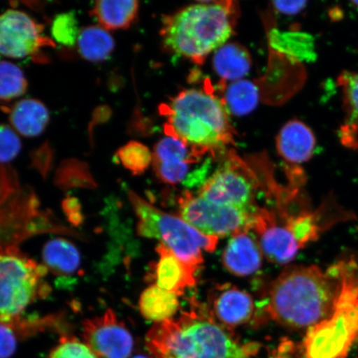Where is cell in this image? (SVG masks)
Here are the masks:
<instances>
[{
    "mask_svg": "<svg viewBox=\"0 0 358 358\" xmlns=\"http://www.w3.org/2000/svg\"><path fill=\"white\" fill-rule=\"evenodd\" d=\"M347 262L324 271L315 266H289L272 282L267 315L292 329L311 328L333 315L343 288Z\"/></svg>",
    "mask_w": 358,
    "mask_h": 358,
    "instance_id": "6da1fadb",
    "label": "cell"
},
{
    "mask_svg": "<svg viewBox=\"0 0 358 358\" xmlns=\"http://www.w3.org/2000/svg\"><path fill=\"white\" fill-rule=\"evenodd\" d=\"M145 341L155 358H252L259 349L258 343L241 342L208 312L194 307L155 324Z\"/></svg>",
    "mask_w": 358,
    "mask_h": 358,
    "instance_id": "7a4b0ae2",
    "label": "cell"
},
{
    "mask_svg": "<svg viewBox=\"0 0 358 358\" xmlns=\"http://www.w3.org/2000/svg\"><path fill=\"white\" fill-rule=\"evenodd\" d=\"M167 136L201 155L215 154L234 142L229 112L222 98L206 89L183 90L161 107Z\"/></svg>",
    "mask_w": 358,
    "mask_h": 358,
    "instance_id": "3957f363",
    "label": "cell"
},
{
    "mask_svg": "<svg viewBox=\"0 0 358 358\" xmlns=\"http://www.w3.org/2000/svg\"><path fill=\"white\" fill-rule=\"evenodd\" d=\"M236 2H200L164 17L160 34L173 55L201 64L227 43L234 33L238 7Z\"/></svg>",
    "mask_w": 358,
    "mask_h": 358,
    "instance_id": "277c9868",
    "label": "cell"
},
{
    "mask_svg": "<svg viewBox=\"0 0 358 358\" xmlns=\"http://www.w3.org/2000/svg\"><path fill=\"white\" fill-rule=\"evenodd\" d=\"M358 339V266L347 262L343 288L332 315L308 329L302 358H347Z\"/></svg>",
    "mask_w": 358,
    "mask_h": 358,
    "instance_id": "5b68a950",
    "label": "cell"
},
{
    "mask_svg": "<svg viewBox=\"0 0 358 358\" xmlns=\"http://www.w3.org/2000/svg\"><path fill=\"white\" fill-rule=\"evenodd\" d=\"M129 198L138 218V235L160 241L192 270L196 272L203 265V250H216L219 237L201 234L180 217L157 208L134 192H129Z\"/></svg>",
    "mask_w": 358,
    "mask_h": 358,
    "instance_id": "8992f818",
    "label": "cell"
},
{
    "mask_svg": "<svg viewBox=\"0 0 358 358\" xmlns=\"http://www.w3.org/2000/svg\"><path fill=\"white\" fill-rule=\"evenodd\" d=\"M48 272L17 246L0 245V322L19 319L31 303L48 296Z\"/></svg>",
    "mask_w": 358,
    "mask_h": 358,
    "instance_id": "52a82bcc",
    "label": "cell"
},
{
    "mask_svg": "<svg viewBox=\"0 0 358 358\" xmlns=\"http://www.w3.org/2000/svg\"><path fill=\"white\" fill-rule=\"evenodd\" d=\"M48 231L67 234L69 230L40 211L32 192H16L4 177L0 178V245L17 246L30 236Z\"/></svg>",
    "mask_w": 358,
    "mask_h": 358,
    "instance_id": "ba28073f",
    "label": "cell"
},
{
    "mask_svg": "<svg viewBox=\"0 0 358 358\" xmlns=\"http://www.w3.org/2000/svg\"><path fill=\"white\" fill-rule=\"evenodd\" d=\"M178 217L208 236H234L250 230L255 209L211 203L198 194L183 192L177 200Z\"/></svg>",
    "mask_w": 358,
    "mask_h": 358,
    "instance_id": "9c48e42d",
    "label": "cell"
},
{
    "mask_svg": "<svg viewBox=\"0 0 358 358\" xmlns=\"http://www.w3.org/2000/svg\"><path fill=\"white\" fill-rule=\"evenodd\" d=\"M257 190L255 174L243 161L231 156L206 179L196 194L213 203L255 209Z\"/></svg>",
    "mask_w": 358,
    "mask_h": 358,
    "instance_id": "30bf717a",
    "label": "cell"
},
{
    "mask_svg": "<svg viewBox=\"0 0 358 358\" xmlns=\"http://www.w3.org/2000/svg\"><path fill=\"white\" fill-rule=\"evenodd\" d=\"M43 27L26 13L8 10L0 15V55L13 59L33 56L52 44L43 37Z\"/></svg>",
    "mask_w": 358,
    "mask_h": 358,
    "instance_id": "8fae6325",
    "label": "cell"
},
{
    "mask_svg": "<svg viewBox=\"0 0 358 358\" xmlns=\"http://www.w3.org/2000/svg\"><path fill=\"white\" fill-rule=\"evenodd\" d=\"M83 337L97 358H129L133 351L131 334L112 310L85 320Z\"/></svg>",
    "mask_w": 358,
    "mask_h": 358,
    "instance_id": "7c38bea8",
    "label": "cell"
},
{
    "mask_svg": "<svg viewBox=\"0 0 358 358\" xmlns=\"http://www.w3.org/2000/svg\"><path fill=\"white\" fill-rule=\"evenodd\" d=\"M250 231L256 234L263 255L273 263H289L301 248L291 231L279 220L275 210L257 207Z\"/></svg>",
    "mask_w": 358,
    "mask_h": 358,
    "instance_id": "4fadbf2b",
    "label": "cell"
},
{
    "mask_svg": "<svg viewBox=\"0 0 358 358\" xmlns=\"http://www.w3.org/2000/svg\"><path fill=\"white\" fill-rule=\"evenodd\" d=\"M201 158L203 155L185 142L167 136L155 145L152 165L160 181L177 185L186 181L191 166Z\"/></svg>",
    "mask_w": 358,
    "mask_h": 358,
    "instance_id": "5bb4252c",
    "label": "cell"
},
{
    "mask_svg": "<svg viewBox=\"0 0 358 358\" xmlns=\"http://www.w3.org/2000/svg\"><path fill=\"white\" fill-rule=\"evenodd\" d=\"M255 303L252 295L234 285H223L213 294L211 315L227 328H236L252 319Z\"/></svg>",
    "mask_w": 358,
    "mask_h": 358,
    "instance_id": "9a60e30c",
    "label": "cell"
},
{
    "mask_svg": "<svg viewBox=\"0 0 358 358\" xmlns=\"http://www.w3.org/2000/svg\"><path fill=\"white\" fill-rule=\"evenodd\" d=\"M250 231H243L232 236L222 254L224 267L237 276L252 275L262 265L261 246Z\"/></svg>",
    "mask_w": 358,
    "mask_h": 358,
    "instance_id": "2e32d148",
    "label": "cell"
},
{
    "mask_svg": "<svg viewBox=\"0 0 358 358\" xmlns=\"http://www.w3.org/2000/svg\"><path fill=\"white\" fill-rule=\"evenodd\" d=\"M159 259L155 266V285L168 292L181 296L187 289L196 283V271L187 266L167 246L159 243L156 248Z\"/></svg>",
    "mask_w": 358,
    "mask_h": 358,
    "instance_id": "e0dca14e",
    "label": "cell"
},
{
    "mask_svg": "<svg viewBox=\"0 0 358 358\" xmlns=\"http://www.w3.org/2000/svg\"><path fill=\"white\" fill-rule=\"evenodd\" d=\"M315 145V134L310 128L298 120L286 123L276 138L277 151L291 164H302L310 160Z\"/></svg>",
    "mask_w": 358,
    "mask_h": 358,
    "instance_id": "ac0fdd59",
    "label": "cell"
},
{
    "mask_svg": "<svg viewBox=\"0 0 358 358\" xmlns=\"http://www.w3.org/2000/svg\"><path fill=\"white\" fill-rule=\"evenodd\" d=\"M252 65L250 52L240 43H227L214 52L213 70L225 82L243 80L250 73Z\"/></svg>",
    "mask_w": 358,
    "mask_h": 358,
    "instance_id": "d6986e66",
    "label": "cell"
},
{
    "mask_svg": "<svg viewBox=\"0 0 358 358\" xmlns=\"http://www.w3.org/2000/svg\"><path fill=\"white\" fill-rule=\"evenodd\" d=\"M10 120L13 128L21 136L37 137L46 129L50 114L42 101L29 98L17 101L13 106Z\"/></svg>",
    "mask_w": 358,
    "mask_h": 358,
    "instance_id": "ffe728a7",
    "label": "cell"
},
{
    "mask_svg": "<svg viewBox=\"0 0 358 358\" xmlns=\"http://www.w3.org/2000/svg\"><path fill=\"white\" fill-rule=\"evenodd\" d=\"M138 8L136 0H102L94 3L92 13L103 29H127L136 20Z\"/></svg>",
    "mask_w": 358,
    "mask_h": 358,
    "instance_id": "44dd1931",
    "label": "cell"
},
{
    "mask_svg": "<svg viewBox=\"0 0 358 358\" xmlns=\"http://www.w3.org/2000/svg\"><path fill=\"white\" fill-rule=\"evenodd\" d=\"M141 315L155 324L173 319L178 311V296L153 285L143 291L138 301Z\"/></svg>",
    "mask_w": 358,
    "mask_h": 358,
    "instance_id": "7402d4cb",
    "label": "cell"
},
{
    "mask_svg": "<svg viewBox=\"0 0 358 358\" xmlns=\"http://www.w3.org/2000/svg\"><path fill=\"white\" fill-rule=\"evenodd\" d=\"M44 266L57 275H70L78 271L80 265L79 250L69 241L52 239L43 249Z\"/></svg>",
    "mask_w": 358,
    "mask_h": 358,
    "instance_id": "603a6c76",
    "label": "cell"
},
{
    "mask_svg": "<svg viewBox=\"0 0 358 358\" xmlns=\"http://www.w3.org/2000/svg\"><path fill=\"white\" fill-rule=\"evenodd\" d=\"M78 47L80 55L92 62L106 61L113 53L115 39L108 30L92 25L80 29Z\"/></svg>",
    "mask_w": 358,
    "mask_h": 358,
    "instance_id": "cb8c5ba5",
    "label": "cell"
},
{
    "mask_svg": "<svg viewBox=\"0 0 358 358\" xmlns=\"http://www.w3.org/2000/svg\"><path fill=\"white\" fill-rule=\"evenodd\" d=\"M222 100L229 113L243 116L257 108L259 92L256 85L250 80H236L228 85Z\"/></svg>",
    "mask_w": 358,
    "mask_h": 358,
    "instance_id": "d4e9b609",
    "label": "cell"
},
{
    "mask_svg": "<svg viewBox=\"0 0 358 358\" xmlns=\"http://www.w3.org/2000/svg\"><path fill=\"white\" fill-rule=\"evenodd\" d=\"M120 164L134 176L144 173L153 162V152L138 141H131L120 148L115 154Z\"/></svg>",
    "mask_w": 358,
    "mask_h": 358,
    "instance_id": "484cf974",
    "label": "cell"
},
{
    "mask_svg": "<svg viewBox=\"0 0 358 358\" xmlns=\"http://www.w3.org/2000/svg\"><path fill=\"white\" fill-rule=\"evenodd\" d=\"M28 88V82L20 67L8 61H0V101L16 99Z\"/></svg>",
    "mask_w": 358,
    "mask_h": 358,
    "instance_id": "4316f807",
    "label": "cell"
},
{
    "mask_svg": "<svg viewBox=\"0 0 358 358\" xmlns=\"http://www.w3.org/2000/svg\"><path fill=\"white\" fill-rule=\"evenodd\" d=\"M80 32L79 22L73 11L58 13L52 20V37L62 47L76 46L78 44Z\"/></svg>",
    "mask_w": 358,
    "mask_h": 358,
    "instance_id": "83f0119b",
    "label": "cell"
},
{
    "mask_svg": "<svg viewBox=\"0 0 358 358\" xmlns=\"http://www.w3.org/2000/svg\"><path fill=\"white\" fill-rule=\"evenodd\" d=\"M48 358H97L87 344L71 336H62Z\"/></svg>",
    "mask_w": 358,
    "mask_h": 358,
    "instance_id": "f1b7e54d",
    "label": "cell"
},
{
    "mask_svg": "<svg viewBox=\"0 0 358 358\" xmlns=\"http://www.w3.org/2000/svg\"><path fill=\"white\" fill-rule=\"evenodd\" d=\"M340 84L343 88L348 122L358 124V73L344 74Z\"/></svg>",
    "mask_w": 358,
    "mask_h": 358,
    "instance_id": "f546056e",
    "label": "cell"
},
{
    "mask_svg": "<svg viewBox=\"0 0 358 358\" xmlns=\"http://www.w3.org/2000/svg\"><path fill=\"white\" fill-rule=\"evenodd\" d=\"M22 143L15 131L7 124H0V164H6L20 155Z\"/></svg>",
    "mask_w": 358,
    "mask_h": 358,
    "instance_id": "4dcf8cb0",
    "label": "cell"
},
{
    "mask_svg": "<svg viewBox=\"0 0 358 358\" xmlns=\"http://www.w3.org/2000/svg\"><path fill=\"white\" fill-rule=\"evenodd\" d=\"M20 334L11 322H0V358H10L15 352Z\"/></svg>",
    "mask_w": 358,
    "mask_h": 358,
    "instance_id": "1f68e13d",
    "label": "cell"
},
{
    "mask_svg": "<svg viewBox=\"0 0 358 358\" xmlns=\"http://www.w3.org/2000/svg\"><path fill=\"white\" fill-rule=\"evenodd\" d=\"M62 205H64V212L71 223L78 225L82 222L83 218L82 213H80L79 201L77 199H66Z\"/></svg>",
    "mask_w": 358,
    "mask_h": 358,
    "instance_id": "d6a6232c",
    "label": "cell"
},
{
    "mask_svg": "<svg viewBox=\"0 0 358 358\" xmlns=\"http://www.w3.org/2000/svg\"><path fill=\"white\" fill-rule=\"evenodd\" d=\"M306 1H275L273 3L276 11L283 15H292L301 12L306 6Z\"/></svg>",
    "mask_w": 358,
    "mask_h": 358,
    "instance_id": "836d02e7",
    "label": "cell"
},
{
    "mask_svg": "<svg viewBox=\"0 0 358 358\" xmlns=\"http://www.w3.org/2000/svg\"><path fill=\"white\" fill-rule=\"evenodd\" d=\"M134 358H150V357H148L144 355H138V356L134 357Z\"/></svg>",
    "mask_w": 358,
    "mask_h": 358,
    "instance_id": "e575fe53",
    "label": "cell"
},
{
    "mask_svg": "<svg viewBox=\"0 0 358 358\" xmlns=\"http://www.w3.org/2000/svg\"><path fill=\"white\" fill-rule=\"evenodd\" d=\"M353 3H355V6L358 7V1H353Z\"/></svg>",
    "mask_w": 358,
    "mask_h": 358,
    "instance_id": "d590c367",
    "label": "cell"
}]
</instances>
